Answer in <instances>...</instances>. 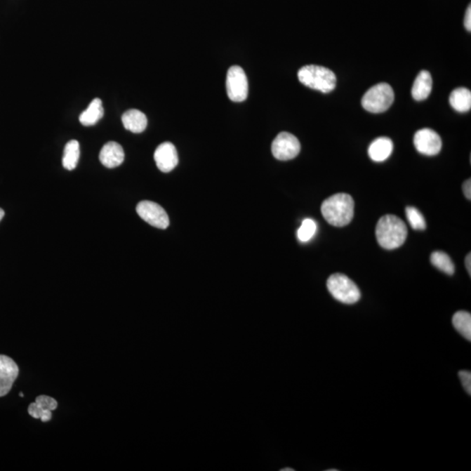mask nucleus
Instances as JSON below:
<instances>
[{"mask_svg": "<svg viewBox=\"0 0 471 471\" xmlns=\"http://www.w3.org/2000/svg\"><path fill=\"white\" fill-rule=\"evenodd\" d=\"M413 145L419 153L432 157L440 152L442 139L432 129L423 128L416 133Z\"/></svg>", "mask_w": 471, "mask_h": 471, "instance_id": "obj_9", "label": "nucleus"}, {"mask_svg": "<svg viewBox=\"0 0 471 471\" xmlns=\"http://www.w3.org/2000/svg\"><path fill=\"white\" fill-rule=\"evenodd\" d=\"M121 121L127 131L135 134L145 131L147 125L145 114L138 110H128L122 114Z\"/></svg>", "mask_w": 471, "mask_h": 471, "instance_id": "obj_14", "label": "nucleus"}, {"mask_svg": "<svg viewBox=\"0 0 471 471\" xmlns=\"http://www.w3.org/2000/svg\"><path fill=\"white\" fill-rule=\"evenodd\" d=\"M470 260H471V256H470V253H469L468 255H467V257H466L465 265H466L467 271H468L470 275L471 274V265H470L471 261Z\"/></svg>", "mask_w": 471, "mask_h": 471, "instance_id": "obj_28", "label": "nucleus"}, {"mask_svg": "<svg viewBox=\"0 0 471 471\" xmlns=\"http://www.w3.org/2000/svg\"><path fill=\"white\" fill-rule=\"evenodd\" d=\"M432 77L427 71L420 72L417 75L415 82H413L412 88L413 98L420 102L424 100L430 96L431 90H432Z\"/></svg>", "mask_w": 471, "mask_h": 471, "instance_id": "obj_15", "label": "nucleus"}, {"mask_svg": "<svg viewBox=\"0 0 471 471\" xmlns=\"http://www.w3.org/2000/svg\"><path fill=\"white\" fill-rule=\"evenodd\" d=\"M124 150L122 147L116 142H110L102 147L100 152V161L104 166L114 168L124 163Z\"/></svg>", "mask_w": 471, "mask_h": 471, "instance_id": "obj_12", "label": "nucleus"}, {"mask_svg": "<svg viewBox=\"0 0 471 471\" xmlns=\"http://www.w3.org/2000/svg\"><path fill=\"white\" fill-rule=\"evenodd\" d=\"M393 142L388 138L375 140L369 147V156L373 161L382 163L386 161L393 152Z\"/></svg>", "mask_w": 471, "mask_h": 471, "instance_id": "obj_13", "label": "nucleus"}, {"mask_svg": "<svg viewBox=\"0 0 471 471\" xmlns=\"http://www.w3.org/2000/svg\"><path fill=\"white\" fill-rule=\"evenodd\" d=\"M316 231H317L316 223L310 218L305 219L298 229V239L302 243L308 242L315 235Z\"/></svg>", "mask_w": 471, "mask_h": 471, "instance_id": "obj_22", "label": "nucleus"}, {"mask_svg": "<svg viewBox=\"0 0 471 471\" xmlns=\"http://www.w3.org/2000/svg\"><path fill=\"white\" fill-rule=\"evenodd\" d=\"M19 376V366L13 359L0 355V397L9 393Z\"/></svg>", "mask_w": 471, "mask_h": 471, "instance_id": "obj_10", "label": "nucleus"}, {"mask_svg": "<svg viewBox=\"0 0 471 471\" xmlns=\"http://www.w3.org/2000/svg\"><path fill=\"white\" fill-rule=\"evenodd\" d=\"M248 80L242 67L232 66L228 70L226 78V90L232 102H241L246 100L248 96Z\"/></svg>", "mask_w": 471, "mask_h": 471, "instance_id": "obj_6", "label": "nucleus"}, {"mask_svg": "<svg viewBox=\"0 0 471 471\" xmlns=\"http://www.w3.org/2000/svg\"><path fill=\"white\" fill-rule=\"evenodd\" d=\"M298 80L305 87L318 90L324 93L332 92L336 87V77L329 68L309 65L300 68Z\"/></svg>", "mask_w": 471, "mask_h": 471, "instance_id": "obj_3", "label": "nucleus"}, {"mask_svg": "<svg viewBox=\"0 0 471 471\" xmlns=\"http://www.w3.org/2000/svg\"><path fill=\"white\" fill-rule=\"evenodd\" d=\"M376 239L386 250H394L405 243L408 229L405 223L394 215H386L380 218L376 225Z\"/></svg>", "mask_w": 471, "mask_h": 471, "instance_id": "obj_2", "label": "nucleus"}, {"mask_svg": "<svg viewBox=\"0 0 471 471\" xmlns=\"http://www.w3.org/2000/svg\"><path fill=\"white\" fill-rule=\"evenodd\" d=\"M453 326L466 340H471V315L470 312L459 311L452 319Z\"/></svg>", "mask_w": 471, "mask_h": 471, "instance_id": "obj_19", "label": "nucleus"}, {"mask_svg": "<svg viewBox=\"0 0 471 471\" xmlns=\"http://www.w3.org/2000/svg\"><path fill=\"white\" fill-rule=\"evenodd\" d=\"M104 110L102 100L93 99L88 109L80 116L81 124L84 126H93L97 124L103 117Z\"/></svg>", "mask_w": 471, "mask_h": 471, "instance_id": "obj_17", "label": "nucleus"}, {"mask_svg": "<svg viewBox=\"0 0 471 471\" xmlns=\"http://www.w3.org/2000/svg\"><path fill=\"white\" fill-rule=\"evenodd\" d=\"M281 471H294L293 469H283Z\"/></svg>", "mask_w": 471, "mask_h": 471, "instance_id": "obj_30", "label": "nucleus"}, {"mask_svg": "<svg viewBox=\"0 0 471 471\" xmlns=\"http://www.w3.org/2000/svg\"><path fill=\"white\" fill-rule=\"evenodd\" d=\"M449 103L458 112L465 113L470 110L471 92L465 88H458L454 90L449 96Z\"/></svg>", "mask_w": 471, "mask_h": 471, "instance_id": "obj_16", "label": "nucleus"}, {"mask_svg": "<svg viewBox=\"0 0 471 471\" xmlns=\"http://www.w3.org/2000/svg\"><path fill=\"white\" fill-rule=\"evenodd\" d=\"M321 213L329 224L336 227L350 224L354 214L353 197L346 193L334 194L323 202Z\"/></svg>", "mask_w": 471, "mask_h": 471, "instance_id": "obj_1", "label": "nucleus"}, {"mask_svg": "<svg viewBox=\"0 0 471 471\" xmlns=\"http://www.w3.org/2000/svg\"><path fill=\"white\" fill-rule=\"evenodd\" d=\"M430 261L434 267L440 270V271L446 273V274H454V263H453V261L451 260V258H449V255L444 253V251H434V253L431 254Z\"/></svg>", "mask_w": 471, "mask_h": 471, "instance_id": "obj_20", "label": "nucleus"}, {"mask_svg": "<svg viewBox=\"0 0 471 471\" xmlns=\"http://www.w3.org/2000/svg\"><path fill=\"white\" fill-rule=\"evenodd\" d=\"M140 218L147 224L158 229H166L170 225V218L167 212L159 204L151 201H142L136 207Z\"/></svg>", "mask_w": 471, "mask_h": 471, "instance_id": "obj_8", "label": "nucleus"}, {"mask_svg": "<svg viewBox=\"0 0 471 471\" xmlns=\"http://www.w3.org/2000/svg\"><path fill=\"white\" fill-rule=\"evenodd\" d=\"M406 215H407L409 225L416 231H423L426 229L425 218L416 208L411 206L406 208Z\"/></svg>", "mask_w": 471, "mask_h": 471, "instance_id": "obj_21", "label": "nucleus"}, {"mask_svg": "<svg viewBox=\"0 0 471 471\" xmlns=\"http://www.w3.org/2000/svg\"><path fill=\"white\" fill-rule=\"evenodd\" d=\"M39 407L46 409V411H53L58 407V402L55 399L46 397V395H41L36 398L35 401Z\"/></svg>", "mask_w": 471, "mask_h": 471, "instance_id": "obj_24", "label": "nucleus"}, {"mask_svg": "<svg viewBox=\"0 0 471 471\" xmlns=\"http://www.w3.org/2000/svg\"><path fill=\"white\" fill-rule=\"evenodd\" d=\"M327 289L332 296L341 303L352 305L361 298V291L346 275L336 273L327 279Z\"/></svg>", "mask_w": 471, "mask_h": 471, "instance_id": "obj_4", "label": "nucleus"}, {"mask_svg": "<svg viewBox=\"0 0 471 471\" xmlns=\"http://www.w3.org/2000/svg\"><path fill=\"white\" fill-rule=\"evenodd\" d=\"M463 192L465 195L469 200L471 199V181L470 179L467 180L463 185Z\"/></svg>", "mask_w": 471, "mask_h": 471, "instance_id": "obj_26", "label": "nucleus"}, {"mask_svg": "<svg viewBox=\"0 0 471 471\" xmlns=\"http://www.w3.org/2000/svg\"><path fill=\"white\" fill-rule=\"evenodd\" d=\"M394 93L393 88L387 84L373 86L363 96L362 107L370 113L380 114L387 111L393 104Z\"/></svg>", "mask_w": 471, "mask_h": 471, "instance_id": "obj_5", "label": "nucleus"}, {"mask_svg": "<svg viewBox=\"0 0 471 471\" xmlns=\"http://www.w3.org/2000/svg\"><path fill=\"white\" fill-rule=\"evenodd\" d=\"M20 395L21 397H24L23 393H20Z\"/></svg>", "mask_w": 471, "mask_h": 471, "instance_id": "obj_31", "label": "nucleus"}, {"mask_svg": "<svg viewBox=\"0 0 471 471\" xmlns=\"http://www.w3.org/2000/svg\"><path fill=\"white\" fill-rule=\"evenodd\" d=\"M459 378L461 380L463 387H465L467 394H471V373L470 371H460L458 373Z\"/></svg>", "mask_w": 471, "mask_h": 471, "instance_id": "obj_25", "label": "nucleus"}, {"mask_svg": "<svg viewBox=\"0 0 471 471\" xmlns=\"http://www.w3.org/2000/svg\"><path fill=\"white\" fill-rule=\"evenodd\" d=\"M4 215H5V211H4L1 208H0V221L2 220Z\"/></svg>", "mask_w": 471, "mask_h": 471, "instance_id": "obj_29", "label": "nucleus"}, {"mask_svg": "<svg viewBox=\"0 0 471 471\" xmlns=\"http://www.w3.org/2000/svg\"><path fill=\"white\" fill-rule=\"evenodd\" d=\"M28 413L35 419H41L43 423L48 422L52 418V411L39 407L36 402H32L28 408Z\"/></svg>", "mask_w": 471, "mask_h": 471, "instance_id": "obj_23", "label": "nucleus"}, {"mask_svg": "<svg viewBox=\"0 0 471 471\" xmlns=\"http://www.w3.org/2000/svg\"><path fill=\"white\" fill-rule=\"evenodd\" d=\"M80 154V143L77 140L68 142L64 149L63 167L67 171H74L77 167Z\"/></svg>", "mask_w": 471, "mask_h": 471, "instance_id": "obj_18", "label": "nucleus"}, {"mask_svg": "<svg viewBox=\"0 0 471 471\" xmlns=\"http://www.w3.org/2000/svg\"><path fill=\"white\" fill-rule=\"evenodd\" d=\"M154 158L157 168L164 173L173 171L178 164V151L171 142H164L158 146Z\"/></svg>", "mask_w": 471, "mask_h": 471, "instance_id": "obj_11", "label": "nucleus"}, {"mask_svg": "<svg viewBox=\"0 0 471 471\" xmlns=\"http://www.w3.org/2000/svg\"><path fill=\"white\" fill-rule=\"evenodd\" d=\"M300 142L296 136L290 133H280L272 145V152L276 159L280 161L292 160L300 152Z\"/></svg>", "mask_w": 471, "mask_h": 471, "instance_id": "obj_7", "label": "nucleus"}, {"mask_svg": "<svg viewBox=\"0 0 471 471\" xmlns=\"http://www.w3.org/2000/svg\"><path fill=\"white\" fill-rule=\"evenodd\" d=\"M465 26L467 30H468L469 32L471 31V7H470V6H469L468 9H467V12H466V14H465Z\"/></svg>", "mask_w": 471, "mask_h": 471, "instance_id": "obj_27", "label": "nucleus"}]
</instances>
